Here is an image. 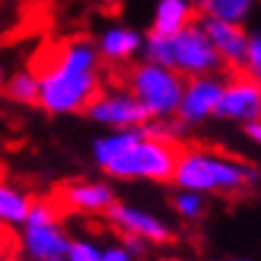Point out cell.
<instances>
[{
  "label": "cell",
  "instance_id": "6da1fadb",
  "mask_svg": "<svg viewBox=\"0 0 261 261\" xmlns=\"http://www.w3.org/2000/svg\"><path fill=\"white\" fill-rule=\"evenodd\" d=\"M39 106L50 115L84 113L101 94V56L94 41L77 36L48 56L39 72Z\"/></svg>",
  "mask_w": 261,
  "mask_h": 261
},
{
  "label": "cell",
  "instance_id": "7a4b0ae2",
  "mask_svg": "<svg viewBox=\"0 0 261 261\" xmlns=\"http://www.w3.org/2000/svg\"><path fill=\"white\" fill-rule=\"evenodd\" d=\"M177 190L199 194H240L259 182V173L252 163L235 156H225L211 149H180L170 180Z\"/></svg>",
  "mask_w": 261,
  "mask_h": 261
},
{
  "label": "cell",
  "instance_id": "3957f363",
  "mask_svg": "<svg viewBox=\"0 0 261 261\" xmlns=\"http://www.w3.org/2000/svg\"><path fill=\"white\" fill-rule=\"evenodd\" d=\"M177 153H180V144L153 139L142 132L120 156L108 161L101 170L113 180L170 182L175 163H177Z\"/></svg>",
  "mask_w": 261,
  "mask_h": 261
},
{
  "label": "cell",
  "instance_id": "277c9868",
  "mask_svg": "<svg viewBox=\"0 0 261 261\" xmlns=\"http://www.w3.org/2000/svg\"><path fill=\"white\" fill-rule=\"evenodd\" d=\"M185 77L175 70L153 63H139L127 74V91L142 103V108L149 113V118H175V111L180 106Z\"/></svg>",
  "mask_w": 261,
  "mask_h": 261
},
{
  "label": "cell",
  "instance_id": "5b68a950",
  "mask_svg": "<svg viewBox=\"0 0 261 261\" xmlns=\"http://www.w3.org/2000/svg\"><path fill=\"white\" fill-rule=\"evenodd\" d=\"M70 235L60 225L58 206L34 201L27 221L19 225V252L27 261H63L70 247Z\"/></svg>",
  "mask_w": 261,
  "mask_h": 261
},
{
  "label": "cell",
  "instance_id": "8992f818",
  "mask_svg": "<svg viewBox=\"0 0 261 261\" xmlns=\"http://www.w3.org/2000/svg\"><path fill=\"white\" fill-rule=\"evenodd\" d=\"M168 67L190 80L199 74H216L223 67L221 58L206 39L199 24H190L182 32L168 36Z\"/></svg>",
  "mask_w": 261,
  "mask_h": 261
},
{
  "label": "cell",
  "instance_id": "52a82bcc",
  "mask_svg": "<svg viewBox=\"0 0 261 261\" xmlns=\"http://www.w3.org/2000/svg\"><path fill=\"white\" fill-rule=\"evenodd\" d=\"M96 125L108 129H135L149 122V113L142 108V103L127 89L115 91H101L84 111Z\"/></svg>",
  "mask_w": 261,
  "mask_h": 261
},
{
  "label": "cell",
  "instance_id": "ba28073f",
  "mask_svg": "<svg viewBox=\"0 0 261 261\" xmlns=\"http://www.w3.org/2000/svg\"><path fill=\"white\" fill-rule=\"evenodd\" d=\"M223 82L225 80L216 74H199V77L185 80L175 120L182 127H194L206 122L208 118H216V108L223 94Z\"/></svg>",
  "mask_w": 261,
  "mask_h": 261
},
{
  "label": "cell",
  "instance_id": "9c48e42d",
  "mask_svg": "<svg viewBox=\"0 0 261 261\" xmlns=\"http://www.w3.org/2000/svg\"><path fill=\"white\" fill-rule=\"evenodd\" d=\"M106 218L111 221V225L118 230L120 235H132V238H139L144 242H149V245H168L175 238L173 228L163 218L132 204L115 201L106 211Z\"/></svg>",
  "mask_w": 261,
  "mask_h": 261
},
{
  "label": "cell",
  "instance_id": "30bf717a",
  "mask_svg": "<svg viewBox=\"0 0 261 261\" xmlns=\"http://www.w3.org/2000/svg\"><path fill=\"white\" fill-rule=\"evenodd\" d=\"M261 115V87L259 80L247 77L245 72H235L228 82H223V94L216 108V118L230 122L259 120Z\"/></svg>",
  "mask_w": 261,
  "mask_h": 261
},
{
  "label": "cell",
  "instance_id": "8fae6325",
  "mask_svg": "<svg viewBox=\"0 0 261 261\" xmlns=\"http://www.w3.org/2000/svg\"><path fill=\"white\" fill-rule=\"evenodd\" d=\"M118 201L115 190L101 180H72L56 190V206L74 214H103Z\"/></svg>",
  "mask_w": 261,
  "mask_h": 261
},
{
  "label": "cell",
  "instance_id": "7c38bea8",
  "mask_svg": "<svg viewBox=\"0 0 261 261\" xmlns=\"http://www.w3.org/2000/svg\"><path fill=\"white\" fill-rule=\"evenodd\" d=\"M199 27L204 29L206 39L211 41V46L218 53L221 63L225 67H230L232 72L242 70L247 39H249V32L245 29V24H230V22H221V19L201 17Z\"/></svg>",
  "mask_w": 261,
  "mask_h": 261
},
{
  "label": "cell",
  "instance_id": "4fadbf2b",
  "mask_svg": "<svg viewBox=\"0 0 261 261\" xmlns=\"http://www.w3.org/2000/svg\"><path fill=\"white\" fill-rule=\"evenodd\" d=\"M142 41L144 36L132 27H108L106 32L98 36L94 46L98 50L101 60H108V63H127L142 50Z\"/></svg>",
  "mask_w": 261,
  "mask_h": 261
},
{
  "label": "cell",
  "instance_id": "5bb4252c",
  "mask_svg": "<svg viewBox=\"0 0 261 261\" xmlns=\"http://www.w3.org/2000/svg\"><path fill=\"white\" fill-rule=\"evenodd\" d=\"M194 8L190 0H159L153 8L151 19V34L159 36H173L185 27L194 24Z\"/></svg>",
  "mask_w": 261,
  "mask_h": 261
},
{
  "label": "cell",
  "instance_id": "9a60e30c",
  "mask_svg": "<svg viewBox=\"0 0 261 261\" xmlns=\"http://www.w3.org/2000/svg\"><path fill=\"white\" fill-rule=\"evenodd\" d=\"M194 12L208 19H221L230 24H245L254 12L256 0H190Z\"/></svg>",
  "mask_w": 261,
  "mask_h": 261
},
{
  "label": "cell",
  "instance_id": "2e32d148",
  "mask_svg": "<svg viewBox=\"0 0 261 261\" xmlns=\"http://www.w3.org/2000/svg\"><path fill=\"white\" fill-rule=\"evenodd\" d=\"M34 199L19 187L0 180V228H19L32 208Z\"/></svg>",
  "mask_w": 261,
  "mask_h": 261
},
{
  "label": "cell",
  "instance_id": "e0dca14e",
  "mask_svg": "<svg viewBox=\"0 0 261 261\" xmlns=\"http://www.w3.org/2000/svg\"><path fill=\"white\" fill-rule=\"evenodd\" d=\"M139 135H142V127H135V129H111L108 135L98 137L94 142V146H91V156H94L96 166L103 168L108 161L120 156Z\"/></svg>",
  "mask_w": 261,
  "mask_h": 261
},
{
  "label": "cell",
  "instance_id": "ac0fdd59",
  "mask_svg": "<svg viewBox=\"0 0 261 261\" xmlns=\"http://www.w3.org/2000/svg\"><path fill=\"white\" fill-rule=\"evenodd\" d=\"M5 96L10 101L22 103V106H39V77L32 70L15 72L5 84Z\"/></svg>",
  "mask_w": 261,
  "mask_h": 261
},
{
  "label": "cell",
  "instance_id": "d6986e66",
  "mask_svg": "<svg viewBox=\"0 0 261 261\" xmlns=\"http://www.w3.org/2000/svg\"><path fill=\"white\" fill-rule=\"evenodd\" d=\"M173 208L180 218L194 223L206 214V197L199 194V192L180 190V192H175V197H173Z\"/></svg>",
  "mask_w": 261,
  "mask_h": 261
},
{
  "label": "cell",
  "instance_id": "ffe728a7",
  "mask_svg": "<svg viewBox=\"0 0 261 261\" xmlns=\"http://www.w3.org/2000/svg\"><path fill=\"white\" fill-rule=\"evenodd\" d=\"M101 259V247L96 245L94 240L80 238V240H70L67 254L63 261H98Z\"/></svg>",
  "mask_w": 261,
  "mask_h": 261
},
{
  "label": "cell",
  "instance_id": "44dd1931",
  "mask_svg": "<svg viewBox=\"0 0 261 261\" xmlns=\"http://www.w3.org/2000/svg\"><path fill=\"white\" fill-rule=\"evenodd\" d=\"M242 72H245L247 77H252V80H259L261 77V36H259V32L249 34V39H247Z\"/></svg>",
  "mask_w": 261,
  "mask_h": 261
},
{
  "label": "cell",
  "instance_id": "7402d4cb",
  "mask_svg": "<svg viewBox=\"0 0 261 261\" xmlns=\"http://www.w3.org/2000/svg\"><path fill=\"white\" fill-rule=\"evenodd\" d=\"M98 261H139V259L122 242H113V245H106L101 249V259Z\"/></svg>",
  "mask_w": 261,
  "mask_h": 261
},
{
  "label": "cell",
  "instance_id": "603a6c76",
  "mask_svg": "<svg viewBox=\"0 0 261 261\" xmlns=\"http://www.w3.org/2000/svg\"><path fill=\"white\" fill-rule=\"evenodd\" d=\"M122 245L135 254L137 259L146 256V254H149V249H151L149 242H144V240H139V238H132V235H122Z\"/></svg>",
  "mask_w": 261,
  "mask_h": 261
},
{
  "label": "cell",
  "instance_id": "cb8c5ba5",
  "mask_svg": "<svg viewBox=\"0 0 261 261\" xmlns=\"http://www.w3.org/2000/svg\"><path fill=\"white\" fill-rule=\"evenodd\" d=\"M242 129H245V137L252 144L261 142V122L259 120H247V122H242Z\"/></svg>",
  "mask_w": 261,
  "mask_h": 261
},
{
  "label": "cell",
  "instance_id": "d4e9b609",
  "mask_svg": "<svg viewBox=\"0 0 261 261\" xmlns=\"http://www.w3.org/2000/svg\"><path fill=\"white\" fill-rule=\"evenodd\" d=\"M166 261H192V259H185V256H170V259H166Z\"/></svg>",
  "mask_w": 261,
  "mask_h": 261
},
{
  "label": "cell",
  "instance_id": "484cf974",
  "mask_svg": "<svg viewBox=\"0 0 261 261\" xmlns=\"http://www.w3.org/2000/svg\"><path fill=\"white\" fill-rule=\"evenodd\" d=\"M3 84H5V72H3V67H0V89H3Z\"/></svg>",
  "mask_w": 261,
  "mask_h": 261
},
{
  "label": "cell",
  "instance_id": "4316f807",
  "mask_svg": "<svg viewBox=\"0 0 261 261\" xmlns=\"http://www.w3.org/2000/svg\"><path fill=\"white\" fill-rule=\"evenodd\" d=\"M214 261H249V259H214Z\"/></svg>",
  "mask_w": 261,
  "mask_h": 261
},
{
  "label": "cell",
  "instance_id": "83f0119b",
  "mask_svg": "<svg viewBox=\"0 0 261 261\" xmlns=\"http://www.w3.org/2000/svg\"><path fill=\"white\" fill-rule=\"evenodd\" d=\"M8 261H27V259H8Z\"/></svg>",
  "mask_w": 261,
  "mask_h": 261
}]
</instances>
